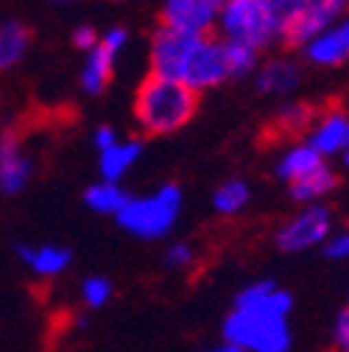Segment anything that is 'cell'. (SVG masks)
Masks as SVG:
<instances>
[{
    "label": "cell",
    "mask_w": 349,
    "mask_h": 352,
    "mask_svg": "<svg viewBox=\"0 0 349 352\" xmlns=\"http://www.w3.org/2000/svg\"><path fill=\"white\" fill-rule=\"evenodd\" d=\"M293 294L277 280H251L235 299L221 322V341L243 352H291L293 330L291 316Z\"/></svg>",
    "instance_id": "cell-1"
},
{
    "label": "cell",
    "mask_w": 349,
    "mask_h": 352,
    "mask_svg": "<svg viewBox=\"0 0 349 352\" xmlns=\"http://www.w3.org/2000/svg\"><path fill=\"white\" fill-rule=\"evenodd\" d=\"M132 112L146 138H168L193 120L199 112V96L179 81L148 73L135 93Z\"/></svg>",
    "instance_id": "cell-2"
},
{
    "label": "cell",
    "mask_w": 349,
    "mask_h": 352,
    "mask_svg": "<svg viewBox=\"0 0 349 352\" xmlns=\"http://www.w3.org/2000/svg\"><path fill=\"white\" fill-rule=\"evenodd\" d=\"M185 210V190L177 182H165L151 193L143 196H128L123 210L115 215L117 227L146 243L165 241L173 227L179 224Z\"/></svg>",
    "instance_id": "cell-3"
},
{
    "label": "cell",
    "mask_w": 349,
    "mask_h": 352,
    "mask_svg": "<svg viewBox=\"0 0 349 352\" xmlns=\"http://www.w3.org/2000/svg\"><path fill=\"white\" fill-rule=\"evenodd\" d=\"M215 34L235 45L263 54L282 42V23L269 0H224Z\"/></svg>",
    "instance_id": "cell-4"
},
{
    "label": "cell",
    "mask_w": 349,
    "mask_h": 352,
    "mask_svg": "<svg viewBox=\"0 0 349 352\" xmlns=\"http://www.w3.org/2000/svg\"><path fill=\"white\" fill-rule=\"evenodd\" d=\"M333 232H335V215L330 204L324 201L308 204V207H299L274 230V246L282 254H302L311 249H322Z\"/></svg>",
    "instance_id": "cell-5"
},
{
    "label": "cell",
    "mask_w": 349,
    "mask_h": 352,
    "mask_svg": "<svg viewBox=\"0 0 349 352\" xmlns=\"http://www.w3.org/2000/svg\"><path fill=\"white\" fill-rule=\"evenodd\" d=\"M224 81H229V65H227V42L218 34L196 36L193 48L188 54V62L182 67L179 84L190 87L196 96L215 90Z\"/></svg>",
    "instance_id": "cell-6"
},
{
    "label": "cell",
    "mask_w": 349,
    "mask_h": 352,
    "mask_svg": "<svg viewBox=\"0 0 349 352\" xmlns=\"http://www.w3.org/2000/svg\"><path fill=\"white\" fill-rule=\"evenodd\" d=\"M349 14V0H308L282 28V45L302 51L311 39Z\"/></svg>",
    "instance_id": "cell-7"
},
{
    "label": "cell",
    "mask_w": 349,
    "mask_h": 352,
    "mask_svg": "<svg viewBox=\"0 0 349 352\" xmlns=\"http://www.w3.org/2000/svg\"><path fill=\"white\" fill-rule=\"evenodd\" d=\"M126 42H128V31L123 25H112L109 31L101 34L98 45L90 54H84L78 81L87 96H101L109 87V81L115 76V62H117L120 51L126 48Z\"/></svg>",
    "instance_id": "cell-8"
},
{
    "label": "cell",
    "mask_w": 349,
    "mask_h": 352,
    "mask_svg": "<svg viewBox=\"0 0 349 352\" xmlns=\"http://www.w3.org/2000/svg\"><path fill=\"white\" fill-rule=\"evenodd\" d=\"M34 176V160L23 146V135L14 126L0 129V196H20Z\"/></svg>",
    "instance_id": "cell-9"
},
{
    "label": "cell",
    "mask_w": 349,
    "mask_h": 352,
    "mask_svg": "<svg viewBox=\"0 0 349 352\" xmlns=\"http://www.w3.org/2000/svg\"><path fill=\"white\" fill-rule=\"evenodd\" d=\"M196 42V34H185L168 25H157L154 36H151V48H148V65H151V76L159 78H170L179 81L182 67L188 62V54Z\"/></svg>",
    "instance_id": "cell-10"
},
{
    "label": "cell",
    "mask_w": 349,
    "mask_h": 352,
    "mask_svg": "<svg viewBox=\"0 0 349 352\" xmlns=\"http://www.w3.org/2000/svg\"><path fill=\"white\" fill-rule=\"evenodd\" d=\"M224 0H162V25L185 34H215Z\"/></svg>",
    "instance_id": "cell-11"
},
{
    "label": "cell",
    "mask_w": 349,
    "mask_h": 352,
    "mask_svg": "<svg viewBox=\"0 0 349 352\" xmlns=\"http://www.w3.org/2000/svg\"><path fill=\"white\" fill-rule=\"evenodd\" d=\"M14 254L36 283H56L73 266V249L65 243H17Z\"/></svg>",
    "instance_id": "cell-12"
},
{
    "label": "cell",
    "mask_w": 349,
    "mask_h": 352,
    "mask_svg": "<svg viewBox=\"0 0 349 352\" xmlns=\"http://www.w3.org/2000/svg\"><path fill=\"white\" fill-rule=\"evenodd\" d=\"M308 143L322 160L327 157H341L344 148L349 146V112L344 107H327L316 115L311 131L304 135Z\"/></svg>",
    "instance_id": "cell-13"
},
{
    "label": "cell",
    "mask_w": 349,
    "mask_h": 352,
    "mask_svg": "<svg viewBox=\"0 0 349 352\" xmlns=\"http://www.w3.org/2000/svg\"><path fill=\"white\" fill-rule=\"evenodd\" d=\"M251 78H254V90L260 96L288 98L302 84V65L291 56H271L266 62H260V67Z\"/></svg>",
    "instance_id": "cell-14"
},
{
    "label": "cell",
    "mask_w": 349,
    "mask_h": 352,
    "mask_svg": "<svg viewBox=\"0 0 349 352\" xmlns=\"http://www.w3.org/2000/svg\"><path fill=\"white\" fill-rule=\"evenodd\" d=\"M302 59L313 67H341L349 62V14L338 20L333 28L311 39L302 51Z\"/></svg>",
    "instance_id": "cell-15"
},
{
    "label": "cell",
    "mask_w": 349,
    "mask_h": 352,
    "mask_svg": "<svg viewBox=\"0 0 349 352\" xmlns=\"http://www.w3.org/2000/svg\"><path fill=\"white\" fill-rule=\"evenodd\" d=\"M143 157V140H117L112 148L98 151V173L104 182H117L132 170Z\"/></svg>",
    "instance_id": "cell-16"
},
{
    "label": "cell",
    "mask_w": 349,
    "mask_h": 352,
    "mask_svg": "<svg viewBox=\"0 0 349 352\" xmlns=\"http://www.w3.org/2000/svg\"><path fill=\"white\" fill-rule=\"evenodd\" d=\"M31 28L23 20H0V73L14 70L31 48Z\"/></svg>",
    "instance_id": "cell-17"
},
{
    "label": "cell",
    "mask_w": 349,
    "mask_h": 352,
    "mask_svg": "<svg viewBox=\"0 0 349 352\" xmlns=\"http://www.w3.org/2000/svg\"><path fill=\"white\" fill-rule=\"evenodd\" d=\"M335 188H338V176H335V170L324 162V165H319L313 173L302 176V179H296L293 185H288V193H291V199H293L296 204L308 207V204H322Z\"/></svg>",
    "instance_id": "cell-18"
},
{
    "label": "cell",
    "mask_w": 349,
    "mask_h": 352,
    "mask_svg": "<svg viewBox=\"0 0 349 352\" xmlns=\"http://www.w3.org/2000/svg\"><path fill=\"white\" fill-rule=\"evenodd\" d=\"M251 204V185L240 176L224 179L210 196V207L218 218H238Z\"/></svg>",
    "instance_id": "cell-19"
},
{
    "label": "cell",
    "mask_w": 349,
    "mask_h": 352,
    "mask_svg": "<svg viewBox=\"0 0 349 352\" xmlns=\"http://www.w3.org/2000/svg\"><path fill=\"white\" fill-rule=\"evenodd\" d=\"M324 162H327V160H322L308 143H296V146H288V148L280 154L274 170H277V176H280L285 185H293L296 179L313 173V170H316L319 165H324Z\"/></svg>",
    "instance_id": "cell-20"
},
{
    "label": "cell",
    "mask_w": 349,
    "mask_h": 352,
    "mask_svg": "<svg viewBox=\"0 0 349 352\" xmlns=\"http://www.w3.org/2000/svg\"><path fill=\"white\" fill-rule=\"evenodd\" d=\"M319 109L304 104V101H288L277 109L274 115V131L280 138H293V135H308Z\"/></svg>",
    "instance_id": "cell-21"
},
{
    "label": "cell",
    "mask_w": 349,
    "mask_h": 352,
    "mask_svg": "<svg viewBox=\"0 0 349 352\" xmlns=\"http://www.w3.org/2000/svg\"><path fill=\"white\" fill-rule=\"evenodd\" d=\"M126 201H128V193H126L117 182H104V179H98V182H93L90 188L84 190V207L90 210V212H95V215H109V218H115V215L123 210Z\"/></svg>",
    "instance_id": "cell-22"
},
{
    "label": "cell",
    "mask_w": 349,
    "mask_h": 352,
    "mask_svg": "<svg viewBox=\"0 0 349 352\" xmlns=\"http://www.w3.org/2000/svg\"><path fill=\"white\" fill-rule=\"evenodd\" d=\"M115 299V283L106 274H87L78 283V305L84 314H95Z\"/></svg>",
    "instance_id": "cell-23"
},
{
    "label": "cell",
    "mask_w": 349,
    "mask_h": 352,
    "mask_svg": "<svg viewBox=\"0 0 349 352\" xmlns=\"http://www.w3.org/2000/svg\"><path fill=\"white\" fill-rule=\"evenodd\" d=\"M199 263V246L193 241H170L162 249V269L170 274H188Z\"/></svg>",
    "instance_id": "cell-24"
},
{
    "label": "cell",
    "mask_w": 349,
    "mask_h": 352,
    "mask_svg": "<svg viewBox=\"0 0 349 352\" xmlns=\"http://www.w3.org/2000/svg\"><path fill=\"white\" fill-rule=\"evenodd\" d=\"M227 42V39H224ZM227 65H229V81L238 78H249L257 73L260 67V54L246 48V45H235V42H227Z\"/></svg>",
    "instance_id": "cell-25"
},
{
    "label": "cell",
    "mask_w": 349,
    "mask_h": 352,
    "mask_svg": "<svg viewBox=\"0 0 349 352\" xmlns=\"http://www.w3.org/2000/svg\"><path fill=\"white\" fill-rule=\"evenodd\" d=\"M322 254H324L327 260H349V230L333 232V235L324 241Z\"/></svg>",
    "instance_id": "cell-26"
},
{
    "label": "cell",
    "mask_w": 349,
    "mask_h": 352,
    "mask_svg": "<svg viewBox=\"0 0 349 352\" xmlns=\"http://www.w3.org/2000/svg\"><path fill=\"white\" fill-rule=\"evenodd\" d=\"M98 39H101V34L93 28V25H76L73 28V34H70V42H73V48H78V51H84V54H90L95 45H98Z\"/></svg>",
    "instance_id": "cell-27"
},
{
    "label": "cell",
    "mask_w": 349,
    "mask_h": 352,
    "mask_svg": "<svg viewBox=\"0 0 349 352\" xmlns=\"http://www.w3.org/2000/svg\"><path fill=\"white\" fill-rule=\"evenodd\" d=\"M333 344H335V352H349V311L346 307L333 322Z\"/></svg>",
    "instance_id": "cell-28"
},
{
    "label": "cell",
    "mask_w": 349,
    "mask_h": 352,
    "mask_svg": "<svg viewBox=\"0 0 349 352\" xmlns=\"http://www.w3.org/2000/svg\"><path fill=\"white\" fill-rule=\"evenodd\" d=\"M117 140H120L117 129L109 126V123H101V126L93 131V146H95V151H106V148H112Z\"/></svg>",
    "instance_id": "cell-29"
},
{
    "label": "cell",
    "mask_w": 349,
    "mask_h": 352,
    "mask_svg": "<svg viewBox=\"0 0 349 352\" xmlns=\"http://www.w3.org/2000/svg\"><path fill=\"white\" fill-rule=\"evenodd\" d=\"M201 352H243V349H238L235 344L221 341V344H212V346H207V349H201Z\"/></svg>",
    "instance_id": "cell-30"
},
{
    "label": "cell",
    "mask_w": 349,
    "mask_h": 352,
    "mask_svg": "<svg viewBox=\"0 0 349 352\" xmlns=\"http://www.w3.org/2000/svg\"><path fill=\"white\" fill-rule=\"evenodd\" d=\"M341 162H344V168H346V170H349V146H346V148H344V154H341Z\"/></svg>",
    "instance_id": "cell-31"
},
{
    "label": "cell",
    "mask_w": 349,
    "mask_h": 352,
    "mask_svg": "<svg viewBox=\"0 0 349 352\" xmlns=\"http://www.w3.org/2000/svg\"><path fill=\"white\" fill-rule=\"evenodd\" d=\"M51 3H59L62 6V3H76V0H51Z\"/></svg>",
    "instance_id": "cell-32"
},
{
    "label": "cell",
    "mask_w": 349,
    "mask_h": 352,
    "mask_svg": "<svg viewBox=\"0 0 349 352\" xmlns=\"http://www.w3.org/2000/svg\"><path fill=\"white\" fill-rule=\"evenodd\" d=\"M346 311H349V299H346Z\"/></svg>",
    "instance_id": "cell-33"
}]
</instances>
